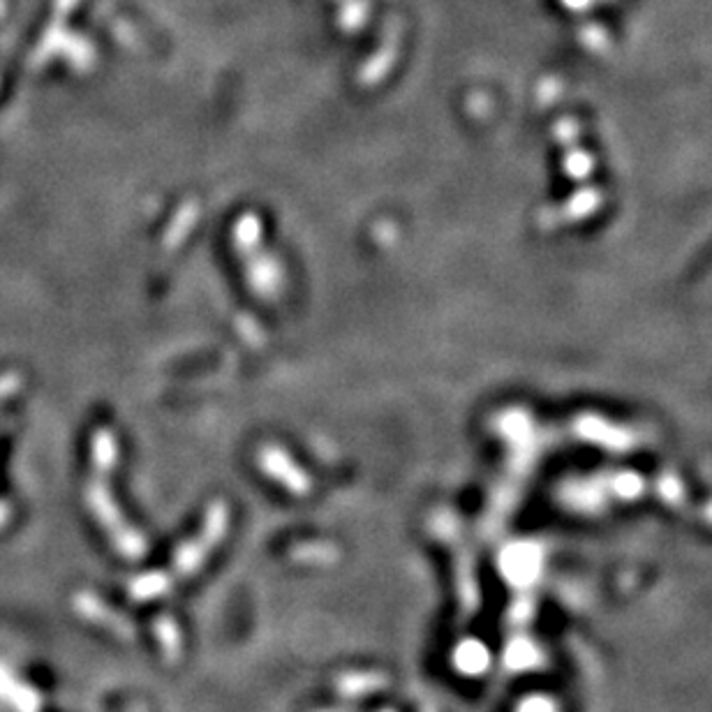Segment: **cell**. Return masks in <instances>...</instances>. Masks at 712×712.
Returning a JSON list of instances; mask_svg holds the SVG:
<instances>
[{
    "label": "cell",
    "mask_w": 712,
    "mask_h": 712,
    "mask_svg": "<svg viewBox=\"0 0 712 712\" xmlns=\"http://www.w3.org/2000/svg\"><path fill=\"white\" fill-rule=\"evenodd\" d=\"M384 682H387V678L382 673H350V676L340 678L338 689L345 694H366L382 689Z\"/></svg>",
    "instance_id": "obj_1"
},
{
    "label": "cell",
    "mask_w": 712,
    "mask_h": 712,
    "mask_svg": "<svg viewBox=\"0 0 712 712\" xmlns=\"http://www.w3.org/2000/svg\"><path fill=\"white\" fill-rule=\"evenodd\" d=\"M155 636H158L160 648L169 662H176L178 655H181V634H178V627L174 622L167 618L155 620Z\"/></svg>",
    "instance_id": "obj_2"
}]
</instances>
